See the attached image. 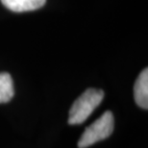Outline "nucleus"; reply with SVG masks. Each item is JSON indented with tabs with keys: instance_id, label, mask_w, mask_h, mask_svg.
<instances>
[{
	"instance_id": "f257e3e1",
	"label": "nucleus",
	"mask_w": 148,
	"mask_h": 148,
	"mask_svg": "<svg viewBox=\"0 0 148 148\" xmlns=\"http://www.w3.org/2000/svg\"><path fill=\"white\" fill-rule=\"evenodd\" d=\"M104 98V91L97 88H88L72 104L69 110V123L81 124L88 119Z\"/></svg>"
},
{
	"instance_id": "f03ea898",
	"label": "nucleus",
	"mask_w": 148,
	"mask_h": 148,
	"mask_svg": "<svg viewBox=\"0 0 148 148\" xmlns=\"http://www.w3.org/2000/svg\"><path fill=\"white\" fill-rule=\"evenodd\" d=\"M114 114L110 111H107L88 126L78 141L79 148H87L92 144L109 138L114 132Z\"/></svg>"
},
{
	"instance_id": "7ed1b4c3",
	"label": "nucleus",
	"mask_w": 148,
	"mask_h": 148,
	"mask_svg": "<svg viewBox=\"0 0 148 148\" xmlns=\"http://www.w3.org/2000/svg\"><path fill=\"white\" fill-rule=\"evenodd\" d=\"M134 97L140 108H148V69H144L136 80L134 86Z\"/></svg>"
},
{
	"instance_id": "20e7f679",
	"label": "nucleus",
	"mask_w": 148,
	"mask_h": 148,
	"mask_svg": "<svg viewBox=\"0 0 148 148\" xmlns=\"http://www.w3.org/2000/svg\"><path fill=\"white\" fill-rule=\"evenodd\" d=\"M1 2L9 10L22 13L41 8L46 3V0H1Z\"/></svg>"
},
{
	"instance_id": "39448f33",
	"label": "nucleus",
	"mask_w": 148,
	"mask_h": 148,
	"mask_svg": "<svg viewBox=\"0 0 148 148\" xmlns=\"http://www.w3.org/2000/svg\"><path fill=\"white\" fill-rule=\"evenodd\" d=\"M14 95V82L8 72H0V104L11 101Z\"/></svg>"
}]
</instances>
